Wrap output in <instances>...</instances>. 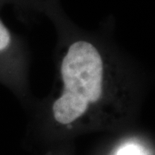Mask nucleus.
Here are the masks:
<instances>
[{
    "instance_id": "7ed1b4c3",
    "label": "nucleus",
    "mask_w": 155,
    "mask_h": 155,
    "mask_svg": "<svg viewBox=\"0 0 155 155\" xmlns=\"http://www.w3.org/2000/svg\"><path fill=\"white\" fill-rule=\"evenodd\" d=\"M11 43V35L7 27L0 19V53L5 51Z\"/></svg>"
},
{
    "instance_id": "f257e3e1",
    "label": "nucleus",
    "mask_w": 155,
    "mask_h": 155,
    "mask_svg": "<svg viewBox=\"0 0 155 155\" xmlns=\"http://www.w3.org/2000/svg\"><path fill=\"white\" fill-rule=\"evenodd\" d=\"M60 80L50 114L53 123L64 130L105 126L122 106L123 90L108 80L99 50L88 41L70 44L61 60Z\"/></svg>"
},
{
    "instance_id": "f03ea898",
    "label": "nucleus",
    "mask_w": 155,
    "mask_h": 155,
    "mask_svg": "<svg viewBox=\"0 0 155 155\" xmlns=\"http://www.w3.org/2000/svg\"><path fill=\"white\" fill-rule=\"evenodd\" d=\"M113 155H148V153L141 144L134 141H128L121 144L115 150Z\"/></svg>"
}]
</instances>
